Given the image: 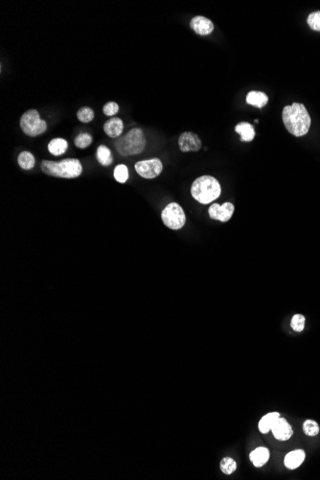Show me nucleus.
Masks as SVG:
<instances>
[{"instance_id": "f03ea898", "label": "nucleus", "mask_w": 320, "mask_h": 480, "mask_svg": "<svg viewBox=\"0 0 320 480\" xmlns=\"http://www.w3.org/2000/svg\"><path fill=\"white\" fill-rule=\"evenodd\" d=\"M40 168L45 175L60 179H76L82 173V166L77 159H66L58 162L42 160Z\"/></svg>"}, {"instance_id": "9d476101", "label": "nucleus", "mask_w": 320, "mask_h": 480, "mask_svg": "<svg viewBox=\"0 0 320 480\" xmlns=\"http://www.w3.org/2000/svg\"><path fill=\"white\" fill-rule=\"evenodd\" d=\"M270 431L272 432L273 436L279 441L290 440L294 434L292 426L288 423V421L285 418L281 416L276 421V423L274 424Z\"/></svg>"}, {"instance_id": "1a4fd4ad", "label": "nucleus", "mask_w": 320, "mask_h": 480, "mask_svg": "<svg viewBox=\"0 0 320 480\" xmlns=\"http://www.w3.org/2000/svg\"><path fill=\"white\" fill-rule=\"evenodd\" d=\"M180 150L183 153L187 152H198L201 148V140L198 134L192 132H185L180 134L179 139Z\"/></svg>"}, {"instance_id": "2eb2a0df", "label": "nucleus", "mask_w": 320, "mask_h": 480, "mask_svg": "<svg viewBox=\"0 0 320 480\" xmlns=\"http://www.w3.org/2000/svg\"><path fill=\"white\" fill-rule=\"evenodd\" d=\"M268 102V97L266 93L261 91H250L246 95V103L258 108H263Z\"/></svg>"}, {"instance_id": "5701e85b", "label": "nucleus", "mask_w": 320, "mask_h": 480, "mask_svg": "<svg viewBox=\"0 0 320 480\" xmlns=\"http://www.w3.org/2000/svg\"><path fill=\"white\" fill-rule=\"evenodd\" d=\"M320 426L314 420H306L303 424V431L307 436H317L320 433Z\"/></svg>"}, {"instance_id": "412c9836", "label": "nucleus", "mask_w": 320, "mask_h": 480, "mask_svg": "<svg viewBox=\"0 0 320 480\" xmlns=\"http://www.w3.org/2000/svg\"><path fill=\"white\" fill-rule=\"evenodd\" d=\"M114 179L120 183H125L129 180V170L124 164H119L115 167L113 172Z\"/></svg>"}, {"instance_id": "4468645a", "label": "nucleus", "mask_w": 320, "mask_h": 480, "mask_svg": "<svg viewBox=\"0 0 320 480\" xmlns=\"http://www.w3.org/2000/svg\"><path fill=\"white\" fill-rule=\"evenodd\" d=\"M249 458L255 467H263L269 459V451L265 447H259L250 453Z\"/></svg>"}, {"instance_id": "39448f33", "label": "nucleus", "mask_w": 320, "mask_h": 480, "mask_svg": "<svg viewBox=\"0 0 320 480\" xmlns=\"http://www.w3.org/2000/svg\"><path fill=\"white\" fill-rule=\"evenodd\" d=\"M20 128L24 134L36 137L47 130V123L40 119V113L36 109H29L20 118Z\"/></svg>"}, {"instance_id": "a211bd4d", "label": "nucleus", "mask_w": 320, "mask_h": 480, "mask_svg": "<svg viewBox=\"0 0 320 480\" xmlns=\"http://www.w3.org/2000/svg\"><path fill=\"white\" fill-rule=\"evenodd\" d=\"M68 149V142L63 138H54L48 144V151L55 157L63 155Z\"/></svg>"}, {"instance_id": "b1692460", "label": "nucleus", "mask_w": 320, "mask_h": 480, "mask_svg": "<svg viewBox=\"0 0 320 480\" xmlns=\"http://www.w3.org/2000/svg\"><path fill=\"white\" fill-rule=\"evenodd\" d=\"M77 118L81 123H89L94 119V111L90 107H80L77 112Z\"/></svg>"}, {"instance_id": "aec40b11", "label": "nucleus", "mask_w": 320, "mask_h": 480, "mask_svg": "<svg viewBox=\"0 0 320 480\" xmlns=\"http://www.w3.org/2000/svg\"><path fill=\"white\" fill-rule=\"evenodd\" d=\"M18 162H19V165L21 169L28 171V170H31L34 168L36 160H35V157L30 152L24 151V152H21L20 154V156L18 158Z\"/></svg>"}, {"instance_id": "6e6552de", "label": "nucleus", "mask_w": 320, "mask_h": 480, "mask_svg": "<svg viewBox=\"0 0 320 480\" xmlns=\"http://www.w3.org/2000/svg\"><path fill=\"white\" fill-rule=\"evenodd\" d=\"M234 209H235L234 205L228 201L224 202L222 205L213 203L209 207L208 213H209V217L212 220H220L221 222H226L231 219L232 215L234 213Z\"/></svg>"}, {"instance_id": "20e7f679", "label": "nucleus", "mask_w": 320, "mask_h": 480, "mask_svg": "<svg viewBox=\"0 0 320 480\" xmlns=\"http://www.w3.org/2000/svg\"><path fill=\"white\" fill-rule=\"evenodd\" d=\"M114 146L118 154L123 157L139 155L146 147L145 135L141 129L134 128L125 135L118 137Z\"/></svg>"}, {"instance_id": "cd10ccee", "label": "nucleus", "mask_w": 320, "mask_h": 480, "mask_svg": "<svg viewBox=\"0 0 320 480\" xmlns=\"http://www.w3.org/2000/svg\"><path fill=\"white\" fill-rule=\"evenodd\" d=\"M118 111H119V106L115 102H108L103 107V112L107 116H113Z\"/></svg>"}, {"instance_id": "4be33fe9", "label": "nucleus", "mask_w": 320, "mask_h": 480, "mask_svg": "<svg viewBox=\"0 0 320 480\" xmlns=\"http://www.w3.org/2000/svg\"><path fill=\"white\" fill-rule=\"evenodd\" d=\"M220 470L225 475H231L237 470V463L231 457H224L220 464Z\"/></svg>"}, {"instance_id": "bb28decb", "label": "nucleus", "mask_w": 320, "mask_h": 480, "mask_svg": "<svg viewBox=\"0 0 320 480\" xmlns=\"http://www.w3.org/2000/svg\"><path fill=\"white\" fill-rule=\"evenodd\" d=\"M306 319L302 315H295L291 322V326L295 332H302L305 327Z\"/></svg>"}, {"instance_id": "7ed1b4c3", "label": "nucleus", "mask_w": 320, "mask_h": 480, "mask_svg": "<svg viewBox=\"0 0 320 480\" xmlns=\"http://www.w3.org/2000/svg\"><path fill=\"white\" fill-rule=\"evenodd\" d=\"M221 194V187L218 180L211 176H202L197 179L191 187L192 197L201 204L213 202Z\"/></svg>"}, {"instance_id": "dca6fc26", "label": "nucleus", "mask_w": 320, "mask_h": 480, "mask_svg": "<svg viewBox=\"0 0 320 480\" xmlns=\"http://www.w3.org/2000/svg\"><path fill=\"white\" fill-rule=\"evenodd\" d=\"M235 132L240 135V140L242 142H250L255 137V130L253 126L247 122L239 123L235 127Z\"/></svg>"}, {"instance_id": "393cba45", "label": "nucleus", "mask_w": 320, "mask_h": 480, "mask_svg": "<svg viewBox=\"0 0 320 480\" xmlns=\"http://www.w3.org/2000/svg\"><path fill=\"white\" fill-rule=\"evenodd\" d=\"M91 143H92V136L89 134H86V133L79 134L74 139V144L79 149H85L88 146H90Z\"/></svg>"}, {"instance_id": "f3484780", "label": "nucleus", "mask_w": 320, "mask_h": 480, "mask_svg": "<svg viewBox=\"0 0 320 480\" xmlns=\"http://www.w3.org/2000/svg\"><path fill=\"white\" fill-rule=\"evenodd\" d=\"M280 416L281 415L278 412H270L263 416L258 424L259 430L264 434L269 432Z\"/></svg>"}, {"instance_id": "a878e982", "label": "nucleus", "mask_w": 320, "mask_h": 480, "mask_svg": "<svg viewBox=\"0 0 320 480\" xmlns=\"http://www.w3.org/2000/svg\"><path fill=\"white\" fill-rule=\"evenodd\" d=\"M307 22L312 30L320 32V11L311 13L308 17Z\"/></svg>"}, {"instance_id": "423d86ee", "label": "nucleus", "mask_w": 320, "mask_h": 480, "mask_svg": "<svg viewBox=\"0 0 320 480\" xmlns=\"http://www.w3.org/2000/svg\"><path fill=\"white\" fill-rule=\"evenodd\" d=\"M161 219L163 223L170 229L180 230L186 221V216L182 207L177 202L169 203L162 211Z\"/></svg>"}, {"instance_id": "9b49d317", "label": "nucleus", "mask_w": 320, "mask_h": 480, "mask_svg": "<svg viewBox=\"0 0 320 480\" xmlns=\"http://www.w3.org/2000/svg\"><path fill=\"white\" fill-rule=\"evenodd\" d=\"M190 27L200 36H208L214 31L213 22L209 19L201 16L193 18L190 21Z\"/></svg>"}, {"instance_id": "f8f14e48", "label": "nucleus", "mask_w": 320, "mask_h": 480, "mask_svg": "<svg viewBox=\"0 0 320 480\" xmlns=\"http://www.w3.org/2000/svg\"><path fill=\"white\" fill-rule=\"evenodd\" d=\"M124 130V123L121 118L113 117L108 119L104 124V132L110 138H118Z\"/></svg>"}, {"instance_id": "ddd939ff", "label": "nucleus", "mask_w": 320, "mask_h": 480, "mask_svg": "<svg viewBox=\"0 0 320 480\" xmlns=\"http://www.w3.org/2000/svg\"><path fill=\"white\" fill-rule=\"evenodd\" d=\"M306 457L303 450H295L286 455L284 459V464L289 470H295L304 462Z\"/></svg>"}, {"instance_id": "6ab92c4d", "label": "nucleus", "mask_w": 320, "mask_h": 480, "mask_svg": "<svg viewBox=\"0 0 320 480\" xmlns=\"http://www.w3.org/2000/svg\"><path fill=\"white\" fill-rule=\"evenodd\" d=\"M96 159L102 166H109L113 162L111 151L105 145H101L97 148Z\"/></svg>"}, {"instance_id": "0eeeda50", "label": "nucleus", "mask_w": 320, "mask_h": 480, "mask_svg": "<svg viewBox=\"0 0 320 480\" xmlns=\"http://www.w3.org/2000/svg\"><path fill=\"white\" fill-rule=\"evenodd\" d=\"M134 169L136 173L143 179L153 180L161 174L163 165L160 159H153L136 162L134 165Z\"/></svg>"}, {"instance_id": "f257e3e1", "label": "nucleus", "mask_w": 320, "mask_h": 480, "mask_svg": "<svg viewBox=\"0 0 320 480\" xmlns=\"http://www.w3.org/2000/svg\"><path fill=\"white\" fill-rule=\"evenodd\" d=\"M284 125L288 132L296 137L308 134L311 127V116L303 104L294 103L284 107L282 112Z\"/></svg>"}]
</instances>
